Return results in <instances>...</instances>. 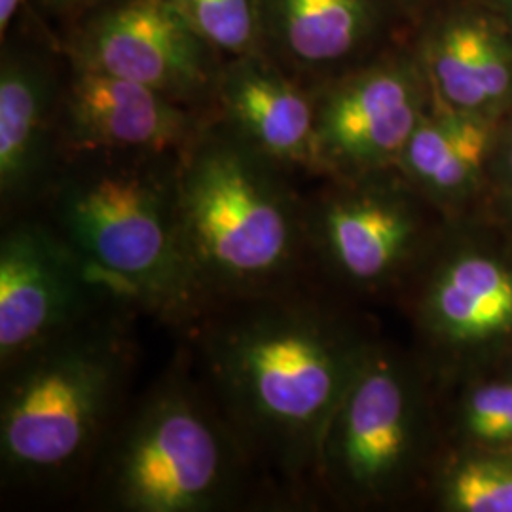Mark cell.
Wrapping results in <instances>:
<instances>
[{
  "instance_id": "obj_1",
  "label": "cell",
  "mask_w": 512,
  "mask_h": 512,
  "mask_svg": "<svg viewBox=\"0 0 512 512\" xmlns=\"http://www.w3.org/2000/svg\"><path fill=\"white\" fill-rule=\"evenodd\" d=\"M184 332L190 363L270 497L308 501L325 431L378 340L315 279L211 308Z\"/></svg>"
},
{
  "instance_id": "obj_2",
  "label": "cell",
  "mask_w": 512,
  "mask_h": 512,
  "mask_svg": "<svg viewBox=\"0 0 512 512\" xmlns=\"http://www.w3.org/2000/svg\"><path fill=\"white\" fill-rule=\"evenodd\" d=\"M217 118L179 164L184 255L200 315L311 281L308 196Z\"/></svg>"
},
{
  "instance_id": "obj_3",
  "label": "cell",
  "mask_w": 512,
  "mask_h": 512,
  "mask_svg": "<svg viewBox=\"0 0 512 512\" xmlns=\"http://www.w3.org/2000/svg\"><path fill=\"white\" fill-rule=\"evenodd\" d=\"M181 154L65 158L42 215L114 300L177 329L200 317L184 255Z\"/></svg>"
},
{
  "instance_id": "obj_4",
  "label": "cell",
  "mask_w": 512,
  "mask_h": 512,
  "mask_svg": "<svg viewBox=\"0 0 512 512\" xmlns=\"http://www.w3.org/2000/svg\"><path fill=\"white\" fill-rule=\"evenodd\" d=\"M133 315L112 306L2 370L4 488L63 490L90 476L126 410L137 359Z\"/></svg>"
},
{
  "instance_id": "obj_5",
  "label": "cell",
  "mask_w": 512,
  "mask_h": 512,
  "mask_svg": "<svg viewBox=\"0 0 512 512\" xmlns=\"http://www.w3.org/2000/svg\"><path fill=\"white\" fill-rule=\"evenodd\" d=\"M90 494L114 512H220L268 494L184 351L126 408L90 471Z\"/></svg>"
},
{
  "instance_id": "obj_6",
  "label": "cell",
  "mask_w": 512,
  "mask_h": 512,
  "mask_svg": "<svg viewBox=\"0 0 512 512\" xmlns=\"http://www.w3.org/2000/svg\"><path fill=\"white\" fill-rule=\"evenodd\" d=\"M435 450L425 368L378 342L325 431L317 492L349 509L399 505L433 473Z\"/></svg>"
},
{
  "instance_id": "obj_7",
  "label": "cell",
  "mask_w": 512,
  "mask_h": 512,
  "mask_svg": "<svg viewBox=\"0 0 512 512\" xmlns=\"http://www.w3.org/2000/svg\"><path fill=\"white\" fill-rule=\"evenodd\" d=\"M306 222L311 277L365 296L406 291L448 224L397 169L327 179Z\"/></svg>"
},
{
  "instance_id": "obj_8",
  "label": "cell",
  "mask_w": 512,
  "mask_h": 512,
  "mask_svg": "<svg viewBox=\"0 0 512 512\" xmlns=\"http://www.w3.org/2000/svg\"><path fill=\"white\" fill-rule=\"evenodd\" d=\"M410 311L429 355L461 363L512 344V245L463 236L448 220L408 285Z\"/></svg>"
},
{
  "instance_id": "obj_9",
  "label": "cell",
  "mask_w": 512,
  "mask_h": 512,
  "mask_svg": "<svg viewBox=\"0 0 512 512\" xmlns=\"http://www.w3.org/2000/svg\"><path fill=\"white\" fill-rule=\"evenodd\" d=\"M317 175L357 179L397 169L433 107L416 52L384 55L315 92Z\"/></svg>"
},
{
  "instance_id": "obj_10",
  "label": "cell",
  "mask_w": 512,
  "mask_h": 512,
  "mask_svg": "<svg viewBox=\"0 0 512 512\" xmlns=\"http://www.w3.org/2000/svg\"><path fill=\"white\" fill-rule=\"evenodd\" d=\"M112 306L124 304L112 298L42 213L4 220L0 370Z\"/></svg>"
},
{
  "instance_id": "obj_11",
  "label": "cell",
  "mask_w": 512,
  "mask_h": 512,
  "mask_svg": "<svg viewBox=\"0 0 512 512\" xmlns=\"http://www.w3.org/2000/svg\"><path fill=\"white\" fill-rule=\"evenodd\" d=\"M211 46L169 0H118L74 37L71 63L139 82L188 109L213 107L219 84Z\"/></svg>"
},
{
  "instance_id": "obj_12",
  "label": "cell",
  "mask_w": 512,
  "mask_h": 512,
  "mask_svg": "<svg viewBox=\"0 0 512 512\" xmlns=\"http://www.w3.org/2000/svg\"><path fill=\"white\" fill-rule=\"evenodd\" d=\"M203 122L154 88L73 65L57 105L61 162L95 152L183 154Z\"/></svg>"
},
{
  "instance_id": "obj_13",
  "label": "cell",
  "mask_w": 512,
  "mask_h": 512,
  "mask_svg": "<svg viewBox=\"0 0 512 512\" xmlns=\"http://www.w3.org/2000/svg\"><path fill=\"white\" fill-rule=\"evenodd\" d=\"M433 101L501 120L512 109V31L476 0L442 8L416 46Z\"/></svg>"
},
{
  "instance_id": "obj_14",
  "label": "cell",
  "mask_w": 512,
  "mask_h": 512,
  "mask_svg": "<svg viewBox=\"0 0 512 512\" xmlns=\"http://www.w3.org/2000/svg\"><path fill=\"white\" fill-rule=\"evenodd\" d=\"M217 120L270 162L317 175L315 92H306L262 54L220 69Z\"/></svg>"
},
{
  "instance_id": "obj_15",
  "label": "cell",
  "mask_w": 512,
  "mask_h": 512,
  "mask_svg": "<svg viewBox=\"0 0 512 512\" xmlns=\"http://www.w3.org/2000/svg\"><path fill=\"white\" fill-rule=\"evenodd\" d=\"M59 93L50 73L23 54L0 67V202L2 219L38 211L57 171Z\"/></svg>"
},
{
  "instance_id": "obj_16",
  "label": "cell",
  "mask_w": 512,
  "mask_h": 512,
  "mask_svg": "<svg viewBox=\"0 0 512 512\" xmlns=\"http://www.w3.org/2000/svg\"><path fill=\"white\" fill-rule=\"evenodd\" d=\"M499 120L440 107L433 101L412 133L397 171L446 220L486 205L488 169Z\"/></svg>"
},
{
  "instance_id": "obj_17",
  "label": "cell",
  "mask_w": 512,
  "mask_h": 512,
  "mask_svg": "<svg viewBox=\"0 0 512 512\" xmlns=\"http://www.w3.org/2000/svg\"><path fill=\"white\" fill-rule=\"evenodd\" d=\"M264 31L300 69H329L361 54L380 29L376 0H260Z\"/></svg>"
},
{
  "instance_id": "obj_18",
  "label": "cell",
  "mask_w": 512,
  "mask_h": 512,
  "mask_svg": "<svg viewBox=\"0 0 512 512\" xmlns=\"http://www.w3.org/2000/svg\"><path fill=\"white\" fill-rule=\"evenodd\" d=\"M437 503L448 512H512V450L469 446L440 467Z\"/></svg>"
},
{
  "instance_id": "obj_19",
  "label": "cell",
  "mask_w": 512,
  "mask_h": 512,
  "mask_svg": "<svg viewBox=\"0 0 512 512\" xmlns=\"http://www.w3.org/2000/svg\"><path fill=\"white\" fill-rule=\"evenodd\" d=\"M211 48L243 57L260 54L264 19L260 0H169Z\"/></svg>"
},
{
  "instance_id": "obj_20",
  "label": "cell",
  "mask_w": 512,
  "mask_h": 512,
  "mask_svg": "<svg viewBox=\"0 0 512 512\" xmlns=\"http://www.w3.org/2000/svg\"><path fill=\"white\" fill-rule=\"evenodd\" d=\"M461 437L475 448L512 450V380L473 385L458 410Z\"/></svg>"
},
{
  "instance_id": "obj_21",
  "label": "cell",
  "mask_w": 512,
  "mask_h": 512,
  "mask_svg": "<svg viewBox=\"0 0 512 512\" xmlns=\"http://www.w3.org/2000/svg\"><path fill=\"white\" fill-rule=\"evenodd\" d=\"M486 207L495 224L512 232V109L499 120L488 169Z\"/></svg>"
},
{
  "instance_id": "obj_22",
  "label": "cell",
  "mask_w": 512,
  "mask_h": 512,
  "mask_svg": "<svg viewBox=\"0 0 512 512\" xmlns=\"http://www.w3.org/2000/svg\"><path fill=\"white\" fill-rule=\"evenodd\" d=\"M482 6H486L490 12H494L497 18L507 23L512 31V0H476Z\"/></svg>"
},
{
  "instance_id": "obj_23",
  "label": "cell",
  "mask_w": 512,
  "mask_h": 512,
  "mask_svg": "<svg viewBox=\"0 0 512 512\" xmlns=\"http://www.w3.org/2000/svg\"><path fill=\"white\" fill-rule=\"evenodd\" d=\"M52 10L59 12H76V10H86L92 8L95 4L103 2V0H44Z\"/></svg>"
},
{
  "instance_id": "obj_24",
  "label": "cell",
  "mask_w": 512,
  "mask_h": 512,
  "mask_svg": "<svg viewBox=\"0 0 512 512\" xmlns=\"http://www.w3.org/2000/svg\"><path fill=\"white\" fill-rule=\"evenodd\" d=\"M23 0H0V33L6 35L12 19L16 18L19 6Z\"/></svg>"
},
{
  "instance_id": "obj_25",
  "label": "cell",
  "mask_w": 512,
  "mask_h": 512,
  "mask_svg": "<svg viewBox=\"0 0 512 512\" xmlns=\"http://www.w3.org/2000/svg\"><path fill=\"white\" fill-rule=\"evenodd\" d=\"M509 378L512 380V365H511V372H509Z\"/></svg>"
},
{
  "instance_id": "obj_26",
  "label": "cell",
  "mask_w": 512,
  "mask_h": 512,
  "mask_svg": "<svg viewBox=\"0 0 512 512\" xmlns=\"http://www.w3.org/2000/svg\"><path fill=\"white\" fill-rule=\"evenodd\" d=\"M403 2H410V0H403Z\"/></svg>"
}]
</instances>
